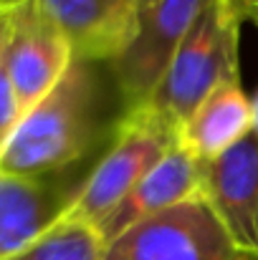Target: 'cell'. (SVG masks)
Returning a JSON list of instances; mask_svg holds the SVG:
<instances>
[{"instance_id":"1","label":"cell","mask_w":258,"mask_h":260,"mask_svg":"<svg viewBox=\"0 0 258 260\" xmlns=\"http://www.w3.org/2000/svg\"><path fill=\"white\" fill-rule=\"evenodd\" d=\"M96 114L91 63L76 58L56 88L23 116L0 157V172L48 177L71 167L94 144Z\"/></svg>"},{"instance_id":"2","label":"cell","mask_w":258,"mask_h":260,"mask_svg":"<svg viewBox=\"0 0 258 260\" xmlns=\"http://www.w3.org/2000/svg\"><path fill=\"white\" fill-rule=\"evenodd\" d=\"M241 23L225 0H208L145 106L180 132L208 93L225 81L241 79Z\"/></svg>"},{"instance_id":"3","label":"cell","mask_w":258,"mask_h":260,"mask_svg":"<svg viewBox=\"0 0 258 260\" xmlns=\"http://www.w3.org/2000/svg\"><path fill=\"white\" fill-rule=\"evenodd\" d=\"M175 144L177 129H172L150 106L124 111L114 126L109 149L101 154L84 184L71 194L59 220L86 222L91 228L101 225Z\"/></svg>"},{"instance_id":"4","label":"cell","mask_w":258,"mask_h":260,"mask_svg":"<svg viewBox=\"0 0 258 260\" xmlns=\"http://www.w3.org/2000/svg\"><path fill=\"white\" fill-rule=\"evenodd\" d=\"M101 260H258L236 243L200 194L162 210L104 245Z\"/></svg>"},{"instance_id":"5","label":"cell","mask_w":258,"mask_h":260,"mask_svg":"<svg viewBox=\"0 0 258 260\" xmlns=\"http://www.w3.org/2000/svg\"><path fill=\"white\" fill-rule=\"evenodd\" d=\"M208 0H147L132 43L111 61L124 111L145 106Z\"/></svg>"},{"instance_id":"6","label":"cell","mask_w":258,"mask_h":260,"mask_svg":"<svg viewBox=\"0 0 258 260\" xmlns=\"http://www.w3.org/2000/svg\"><path fill=\"white\" fill-rule=\"evenodd\" d=\"M13 20L3 63L23 116L38 106L76 61L69 36L38 5V0H13Z\"/></svg>"},{"instance_id":"7","label":"cell","mask_w":258,"mask_h":260,"mask_svg":"<svg viewBox=\"0 0 258 260\" xmlns=\"http://www.w3.org/2000/svg\"><path fill=\"white\" fill-rule=\"evenodd\" d=\"M203 197L238 245L258 253V132L203 162Z\"/></svg>"},{"instance_id":"8","label":"cell","mask_w":258,"mask_h":260,"mask_svg":"<svg viewBox=\"0 0 258 260\" xmlns=\"http://www.w3.org/2000/svg\"><path fill=\"white\" fill-rule=\"evenodd\" d=\"M69 36L76 58L111 63L132 43L139 23V0H38Z\"/></svg>"},{"instance_id":"9","label":"cell","mask_w":258,"mask_h":260,"mask_svg":"<svg viewBox=\"0 0 258 260\" xmlns=\"http://www.w3.org/2000/svg\"><path fill=\"white\" fill-rule=\"evenodd\" d=\"M203 194V162L192 157L180 142L139 179V184L119 202V207L96 225L104 245L122 235L127 228L147 220L162 210Z\"/></svg>"},{"instance_id":"10","label":"cell","mask_w":258,"mask_h":260,"mask_svg":"<svg viewBox=\"0 0 258 260\" xmlns=\"http://www.w3.org/2000/svg\"><path fill=\"white\" fill-rule=\"evenodd\" d=\"M253 132V101L241 79L225 81L205 96V101L180 126L177 142L200 162H210Z\"/></svg>"},{"instance_id":"11","label":"cell","mask_w":258,"mask_h":260,"mask_svg":"<svg viewBox=\"0 0 258 260\" xmlns=\"http://www.w3.org/2000/svg\"><path fill=\"white\" fill-rule=\"evenodd\" d=\"M71 197H61L46 177L0 172V260L10 258L51 230Z\"/></svg>"},{"instance_id":"12","label":"cell","mask_w":258,"mask_h":260,"mask_svg":"<svg viewBox=\"0 0 258 260\" xmlns=\"http://www.w3.org/2000/svg\"><path fill=\"white\" fill-rule=\"evenodd\" d=\"M104 240L86 222L59 220L38 240L5 260H101Z\"/></svg>"},{"instance_id":"13","label":"cell","mask_w":258,"mask_h":260,"mask_svg":"<svg viewBox=\"0 0 258 260\" xmlns=\"http://www.w3.org/2000/svg\"><path fill=\"white\" fill-rule=\"evenodd\" d=\"M20 121H23V111H20V104L15 99L13 84L8 79L5 63L0 58V157H3L5 147L10 144V139H13Z\"/></svg>"},{"instance_id":"14","label":"cell","mask_w":258,"mask_h":260,"mask_svg":"<svg viewBox=\"0 0 258 260\" xmlns=\"http://www.w3.org/2000/svg\"><path fill=\"white\" fill-rule=\"evenodd\" d=\"M13 8H15L13 0H0V58H3V51H5V43H8L10 20H13Z\"/></svg>"},{"instance_id":"15","label":"cell","mask_w":258,"mask_h":260,"mask_svg":"<svg viewBox=\"0 0 258 260\" xmlns=\"http://www.w3.org/2000/svg\"><path fill=\"white\" fill-rule=\"evenodd\" d=\"M225 3L238 13L241 20H248L253 13H258V0H225Z\"/></svg>"},{"instance_id":"16","label":"cell","mask_w":258,"mask_h":260,"mask_svg":"<svg viewBox=\"0 0 258 260\" xmlns=\"http://www.w3.org/2000/svg\"><path fill=\"white\" fill-rule=\"evenodd\" d=\"M253 129L258 132V88H256V93H253Z\"/></svg>"},{"instance_id":"17","label":"cell","mask_w":258,"mask_h":260,"mask_svg":"<svg viewBox=\"0 0 258 260\" xmlns=\"http://www.w3.org/2000/svg\"><path fill=\"white\" fill-rule=\"evenodd\" d=\"M248 20H251V23H253V25H256V30H258V13H253V15H251V18H248Z\"/></svg>"},{"instance_id":"18","label":"cell","mask_w":258,"mask_h":260,"mask_svg":"<svg viewBox=\"0 0 258 260\" xmlns=\"http://www.w3.org/2000/svg\"><path fill=\"white\" fill-rule=\"evenodd\" d=\"M139 3H142V5H145V3H147V0H139Z\"/></svg>"}]
</instances>
